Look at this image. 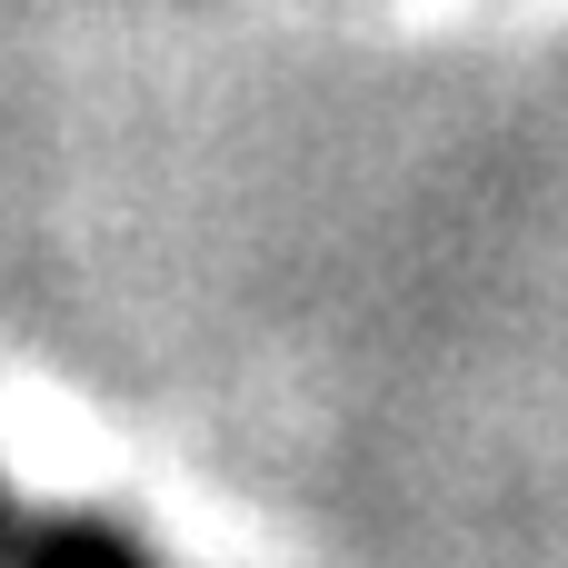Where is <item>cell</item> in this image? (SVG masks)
Here are the masks:
<instances>
[{"label": "cell", "instance_id": "1", "mask_svg": "<svg viewBox=\"0 0 568 568\" xmlns=\"http://www.w3.org/2000/svg\"><path fill=\"white\" fill-rule=\"evenodd\" d=\"M0 568H170V559L130 519H100V509H10Z\"/></svg>", "mask_w": 568, "mask_h": 568}, {"label": "cell", "instance_id": "2", "mask_svg": "<svg viewBox=\"0 0 568 568\" xmlns=\"http://www.w3.org/2000/svg\"><path fill=\"white\" fill-rule=\"evenodd\" d=\"M0 529H10V479H0Z\"/></svg>", "mask_w": 568, "mask_h": 568}]
</instances>
